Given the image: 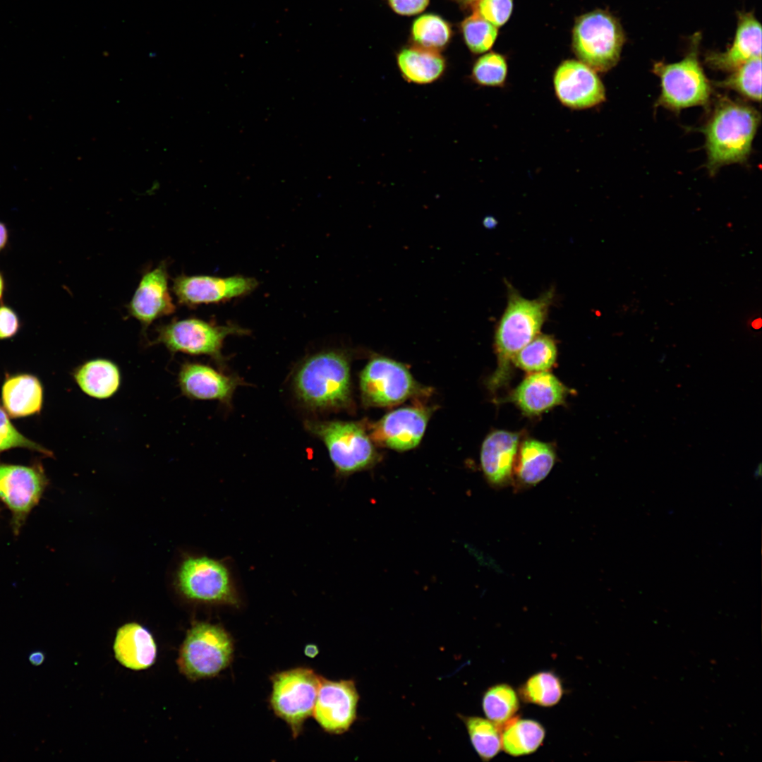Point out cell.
I'll use <instances>...</instances> for the list:
<instances>
[{
    "mask_svg": "<svg viewBox=\"0 0 762 762\" xmlns=\"http://www.w3.org/2000/svg\"><path fill=\"white\" fill-rule=\"evenodd\" d=\"M761 121L753 107L720 97L701 128L706 139V167L711 175L723 166L744 163L749 157Z\"/></svg>",
    "mask_w": 762,
    "mask_h": 762,
    "instance_id": "6da1fadb",
    "label": "cell"
},
{
    "mask_svg": "<svg viewBox=\"0 0 762 762\" xmlns=\"http://www.w3.org/2000/svg\"><path fill=\"white\" fill-rule=\"evenodd\" d=\"M507 288V305L495 334L497 363L488 382L492 391L507 382L514 356L540 334L555 295L553 289H550L538 298L530 300L512 286Z\"/></svg>",
    "mask_w": 762,
    "mask_h": 762,
    "instance_id": "7a4b0ae2",
    "label": "cell"
},
{
    "mask_svg": "<svg viewBox=\"0 0 762 762\" xmlns=\"http://www.w3.org/2000/svg\"><path fill=\"white\" fill-rule=\"evenodd\" d=\"M294 389L298 400L313 411L339 409L351 401L350 366L341 351H325L306 358L296 370Z\"/></svg>",
    "mask_w": 762,
    "mask_h": 762,
    "instance_id": "3957f363",
    "label": "cell"
},
{
    "mask_svg": "<svg viewBox=\"0 0 762 762\" xmlns=\"http://www.w3.org/2000/svg\"><path fill=\"white\" fill-rule=\"evenodd\" d=\"M624 41L619 22L607 11L596 9L575 20L573 51L579 61L596 72H606L616 66Z\"/></svg>",
    "mask_w": 762,
    "mask_h": 762,
    "instance_id": "277c9868",
    "label": "cell"
},
{
    "mask_svg": "<svg viewBox=\"0 0 762 762\" xmlns=\"http://www.w3.org/2000/svg\"><path fill=\"white\" fill-rule=\"evenodd\" d=\"M234 651L232 638L222 627L196 622L182 643L177 665L189 679L211 678L229 665Z\"/></svg>",
    "mask_w": 762,
    "mask_h": 762,
    "instance_id": "5b68a950",
    "label": "cell"
},
{
    "mask_svg": "<svg viewBox=\"0 0 762 762\" xmlns=\"http://www.w3.org/2000/svg\"><path fill=\"white\" fill-rule=\"evenodd\" d=\"M306 429L323 442L337 473L348 476L373 466L378 454L361 426L353 422L313 421Z\"/></svg>",
    "mask_w": 762,
    "mask_h": 762,
    "instance_id": "8992f818",
    "label": "cell"
},
{
    "mask_svg": "<svg viewBox=\"0 0 762 762\" xmlns=\"http://www.w3.org/2000/svg\"><path fill=\"white\" fill-rule=\"evenodd\" d=\"M653 73L660 80V94L655 107L674 111L694 107H706L712 95L711 83L704 73L694 47L682 60L656 62Z\"/></svg>",
    "mask_w": 762,
    "mask_h": 762,
    "instance_id": "52a82bcc",
    "label": "cell"
},
{
    "mask_svg": "<svg viewBox=\"0 0 762 762\" xmlns=\"http://www.w3.org/2000/svg\"><path fill=\"white\" fill-rule=\"evenodd\" d=\"M249 330L235 324L217 325L199 318L174 320L157 328L152 344H163L170 352L191 356L205 355L220 365L224 357L222 349L229 335H244Z\"/></svg>",
    "mask_w": 762,
    "mask_h": 762,
    "instance_id": "ba28073f",
    "label": "cell"
},
{
    "mask_svg": "<svg viewBox=\"0 0 762 762\" xmlns=\"http://www.w3.org/2000/svg\"><path fill=\"white\" fill-rule=\"evenodd\" d=\"M321 677L307 667L275 673L271 678L270 698L274 714L289 725L297 737L306 719L313 715Z\"/></svg>",
    "mask_w": 762,
    "mask_h": 762,
    "instance_id": "9c48e42d",
    "label": "cell"
},
{
    "mask_svg": "<svg viewBox=\"0 0 762 762\" xmlns=\"http://www.w3.org/2000/svg\"><path fill=\"white\" fill-rule=\"evenodd\" d=\"M176 580L181 593L191 601L240 605L229 570L220 561L205 556L186 557L180 565Z\"/></svg>",
    "mask_w": 762,
    "mask_h": 762,
    "instance_id": "30bf717a",
    "label": "cell"
},
{
    "mask_svg": "<svg viewBox=\"0 0 762 762\" xmlns=\"http://www.w3.org/2000/svg\"><path fill=\"white\" fill-rule=\"evenodd\" d=\"M363 402L369 406L398 404L422 391L401 363L386 357L370 361L360 376Z\"/></svg>",
    "mask_w": 762,
    "mask_h": 762,
    "instance_id": "8fae6325",
    "label": "cell"
},
{
    "mask_svg": "<svg viewBox=\"0 0 762 762\" xmlns=\"http://www.w3.org/2000/svg\"><path fill=\"white\" fill-rule=\"evenodd\" d=\"M40 462L29 466L0 462V500L11 512L13 531L18 535L47 485Z\"/></svg>",
    "mask_w": 762,
    "mask_h": 762,
    "instance_id": "7c38bea8",
    "label": "cell"
},
{
    "mask_svg": "<svg viewBox=\"0 0 762 762\" xmlns=\"http://www.w3.org/2000/svg\"><path fill=\"white\" fill-rule=\"evenodd\" d=\"M258 285L255 278L242 275L219 277L181 274L173 280L172 291L179 304L192 308L246 296Z\"/></svg>",
    "mask_w": 762,
    "mask_h": 762,
    "instance_id": "4fadbf2b",
    "label": "cell"
},
{
    "mask_svg": "<svg viewBox=\"0 0 762 762\" xmlns=\"http://www.w3.org/2000/svg\"><path fill=\"white\" fill-rule=\"evenodd\" d=\"M553 87L559 102L571 109L592 108L606 98L605 86L596 71L579 60L567 59L557 66Z\"/></svg>",
    "mask_w": 762,
    "mask_h": 762,
    "instance_id": "5bb4252c",
    "label": "cell"
},
{
    "mask_svg": "<svg viewBox=\"0 0 762 762\" xmlns=\"http://www.w3.org/2000/svg\"><path fill=\"white\" fill-rule=\"evenodd\" d=\"M358 694L352 680L321 677L313 716L327 732L347 731L356 718Z\"/></svg>",
    "mask_w": 762,
    "mask_h": 762,
    "instance_id": "9a60e30c",
    "label": "cell"
},
{
    "mask_svg": "<svg viewBox=\"0 0 762 762\" xmlns=\"http://www.w3.org/2000/svg\"><path fill=\"white\" fill-rule=\"evenodd\" d=\"M169 274L165 262L147 271L128 305L131 316L146 329L155 320L176 310L168 285Z\"/></svg>",
    "mask_w": 762,
    "mask_h": 762,
    "instance_id": "2e32d148",
    "label": "cell"
},
{
    "mask_svg": "<svg viewBox=\"0 0 762 762\" xmlns=\"http://www.w3.org/2000/svg\"><path fill=\"white\" fill-rule=\"evenodd\" d=\"M177 382L181 394L190 399L217 400L227 405H230L237 387L245 384L236 375H227L210 365L193 361L181 364Z\"/></svg>",
    "mask_w": 762,
    "mask_h": 762,
    "instance_id": "e0dca14e",
    "label": "cell"
},
{
    "mask_svg": "<svg viewBox=\"0 0 762 762\" xmlns=\"http://www.w3.org/2000/svg\"><path fill=\"white\" fill-rule=\"evenodd\" d=\"M430 418L428 409L405 407L386 414L373 427V440L388 448L406 451L421 442Z\"/></svg>",
    "mask_w": 762,
    "mask_h": 762,
    "instance_id": "ac0fdd59",
    "label": "cell"
},
{
    "mask_svg": "<svg viewBox=\"0 0 762 762\" xmlns=\"http://www.w3.org/2000/svg\"><path fill=\"white\" fill-rule=\"evenodd\" d=\"M566 387L547 371L535 372L526 377L510 396L521 411L527 416L540 414L564 403Z\"/></svg>",
    "mask_w": 762,
    "mask_h": 762,
    "instance_id": "d6986e66",
    "label": "cell"
},
{
    "mask_svg": "<svg viewBox=\"0 0 762 762\" xmlns=\"http://www.w3.org/2000/svg\"><path fill=\"white\" fill-rule=\"evenodd\" d=\"M761 57V26L751 13H740L732 44L723 52H712L706 58L715 69L732 71L747 61Z\"/></svg>",
    "mask_w": 762,
    "mask_h": 762,
    "instance_id": "ffe728a7",
    "label": "cell"
},
{
    "mask_svg": "<svg viewBox=\"0 0 762 762\" xmlns=\"http://www.w3.org/2000/svg\"><path fill=\"white\" fill-rule=\"evenodd\" d=\"M519 442L518 433L504 430H495L485 438L480 449V465L490 484L501 485L510 479Z\"/></svg>",
    "mask_w": 762,
    "mask_h": 762,
    "instance_id": "44dd1931",
    "label": "cell"
},
{
    "mask_svg": "<svg viewBox=\"0 0 762 762\" xmlns=\"http://www.w3.org/2000/svg\"><path fill=\"white\" fill-rule=\"evenodd\" d=\"M113 649L118 662L133 670L150 667L157 657V646L152 635L136 622L126 623L118 629Z\"/></svg>",
    "mask_w": 762,
    "mask_h": 762,
    "instance_id": "7402d4cb",
    "label": "cell"
},
{
    "mask_svg": "<svg viewBox=\"0 0 762 762\" xmlns=\"http://www.w3.org/2000/svg\"><path fill=\"white\" fill-rule=\"evenodd\" d=\"M1 401L4 409L12 418L39 413L43 403L42 383L31 374L7 376L1 388Z\"/></svg>",
    "mask_w": 762,
    "mask_h": 762,
    "instance_id": "603a6c76",
    "label": "cell"
},
{
    "mask_svg": "<svg viewBox=\"0 0 762 762\" xmlns=\"http://www.w3.org/2000/svg\"><path fill=\"white\" fill-rule=\"evenodd\" d=\"M73 377L84 394L97 399L113 397L121 383V373L117 364L103 358L85 361L73 370Z\"/></svg>",
    "mask_w": 762,
    "mask_h": 762,
    "instance_id": "cb8c5ba5",
    "label": "cell"
},
{
    "mask_svg": "<svg viewBox=\"0 0 762 762\" xmlns=\"http://www.w3.org/2000/svg\"><path fill=\"white\" fill-rule=\"evenodd\" d=\"M397 63L402 77L418 85L435 82L446 69L445 59L440 52L416 45L401 49L397 56Z\"/></svg>",
    "mask_w": 762,
    "mask_h": 762,
    "instance_id": "d4e9b609",
    "label": "cell"
},
{
    "mask_svg": "<svg viewBox=\"0 0 762 762\" xmlns=\"http://www.w3.org/2000/svg\"><path fill=\"white\" fill-rule=\"evenodd\" d=\"M545 736L538 722L514 717L502 726V749L512 756L528 755L541 746Z\"/></svg>",
    "mask_w": 762,
    "mask_h": 762,
    "instance_id": "484cf974",
    "label": "cell"
},
{
    "mask_svg": "<svg viewBox=\"0 0 762 762\" xmlns=\"http://www.w3.org/2000/svg\"><path fill=\"white\" fill-rule=\"evenodd\" d=\"M519 452L516 469L519 480L525 485H533L545 478L555 461L552 447L536 440H527Z\"/></svg>",
    "mask_w": 762,
    "mask_h": 762,
    "instance_id": "4316f807",
    "label": "cell"
},
{
    "mask_svg": "<svg viewBox=\"0 0 762 762\" xmlns=\"http://www.w3.org/2000/svg\"><path fill=\"white\" fill-rule=\"evenodd\" d=\"M563 693L560 677L550 671L533 674L519 689V696L524 702L543 707L556 705Z\"/></svg>",
    "mask_w": 762,
    "mask_h": 762,
    "instance_id": "83f0119b",
    "label": "cell"
},
{
    "mask_svg": "<svg viewBox=\"0 0 762 762\" xmlns=\"http://www.w3.org/2000/svg\"><path fill=\"white\" fill-rule=\"evenodd\" d=\"M471 742L483 761L493 758L502 749V727L489 719L461 716Z\"/></svg>",
    "mask_w": 762,
    "mask_h": 762,
    "instance_id": "f1b7e54d",
    "label": "cell"
},
{
    "mask_svg": "<svg viewBox=\"0 0 762 762\" xmlns=\"http://www.w3.org/2000/svg\"><path fill=\"white\" fill-rule=\"evenodd\" d=\"M452 35L449 23L433 13L419 16L411 27V37L415 45L437 52L446 47Z\"/></svg>",
    "mask_w": 762,
    "mask_h": 762,
    "instance_id": "f546056e",
    "label": "cell"
},
{
    "mask_svg": "<svg viewBox=\"0 0 762 762\" xmlns=\"http://www.w3.org/2000/svg\"><path fill=\"white\" fill-rule=\"evenodd\" d=\"M557 354L554 339L538 334L516 354L513 363L528 372L547 371L555 363Z\"/></svg>",
    "mask_w": 762,
    "mask_h": 762,
    "instance_id": "4dcf8cb0",
    "label": "cell"
},
{
    "mask_svg": "<svg viewBox=\"0 0 762 762\" xmlns=\"http://www.w3.org/2000/svg\"><path fill=\"white\" fill-rule=\"evenodd\" d=\"M482 706L487 718L502 727L514 717L519 708V699L510 685L498 684L485 692Z\"/></svg>",
    "mask_w": 762,
    "mask_h": 762,
    "instance_id": "1f68e13d",
    "label": "cell"
},
{
    "mask_svg": "<svg viewBox=\"0 0 762 762\" xmlns=\"http://www.w3.org/2000/svg\"><path fill=\"white\" fill-rule=\"evenodd\" d=\"M721 88L734 90L754 102L761 99V57L753 59L732 71L725 79L714 83Z\"/></svg>",
    "mask_w": 762,
    "mask_h": 762,
    "instance_id": "d6a6232c",
    "label": "cell"
},
{
    "mask_svg": "<svg viewBox=\"0 0 762 762\" xmlns=\"http://www.w3.org/2000/svg\"><path fill=\"white\" fill-rule=\"evenodd\" d=\"M461 30L466 46L473 54L490 50L498 35V28L475 11L461 22Z\"/></svg>",
    "mask_w": 762,
    "mask_h": 762,
    "instance_id": "836d02e7",
    "label": "cell"
},
{
    "mask_svg": "<svg viewBox=\"0 0 762 762\" xmlns=\"http://www.w3.org/2000/svg\"><path fill=\"white\" fill-rule=\"evenodd\" d=\"M508 66L501 54L490 52L480 56L473 64L471 77L475 83L484 87H502L507 80Z\"/></svg>",
    "mask_w": 762,
    "mask_h": 762,
    "instance_id": "e575fe53",
    "label": "cell"
},
{
    "mask_svg": "<svg viewBox=\"0 0 762 762\" xmlns=\"http://www.w3.org/2000/svg\"><path fill=\"white\" fill-rule=\"evenodd\" d=\"M8 414L0 404V453L13 448H24L52 457L49 449L28 438L13 425Z\"/></svg>",
    "mask_w": 762,
    "mask_h": 762,
    "instance_id": "d590c367",
    "label": "cell"
},
{
    "mask_svg": "<svg viewBox=\"0 0 762 762\" xmlns=\"http://www.w3.org/2000/svg\"><path fill=\"white\" fill-rule=\"evenodd\" d=\"M514 0H480L472 8L485 20L497 28L504 25L513 10Z\"/></svg>",
    "mask_w": 762,
    "mask_h": 762,
    "instance_id": "8d00e7d4",
    "label": "cell"
},
{
    "mask_svg": "<svg viewBox=\"0 0 762 762\" xmlns=\"http://www.w3.org/2000/svg\"><path fill=\"white\" fill-rule=\"evenodd\" d=\"M21 327L20 318L11 306L0 304V340L13 337Z\"/></svg>",
    "mask_w": 762,
    "mask_h": 762,
    "instance_id": "74e56055",
    "label": "cell"
},
{
    "mask_svg": "<svg viewBox=\"0 0 762 762\" xmlns=\"http://www.w3.org/2000/svg\"><path fill=\"white\" fill-rule=\"evenodd\" d=\"M430 0H388L391 8L402 16H413L424 11Z\"/></svg>",
    "mask_w": 762,
    "mask_h": 762,
    "instance_id": "f35d334b",
    "label": "cell"
},
{
    "mask_svg": "<svg viewBox=\"0 0 762 762\" xmlns=\"http://www.w3.org/2000/svg\"><path fill=\"white\" fill-rule=\"evenodd\" d=\"M9 238V233L6 225L0 221V253L6 247Z\"/></svg>",
    "mask_w": 762,
    "mask_h": 762,
    "instance_id": "ab89813d",
    "label": "cell"
},
{
    "mask_svg": "<svg viewBox=\"0 0 762 762\" xmlns=\"http://www.w3.org/2000/svg\"><path fill=\"white\" fill-rule=\"evenodd\" d=\"M44 654L39 651H34L29 655V661L34 666H38L42 664L44 660Z\"/></svg>",
    "mask_w": 762,
    "mask_h": 762,
    "instance_id": "60d3db41",
    "label": "cell"
},
{
    "mask_svg": "<svg viewBox=\"0 0 762 762\" xmlns=\"http://www.w3.org/2000/svg\"><path fill=\"white\" fill-rule=\"evenodd\" d=\"M6 291V280L1 271H0V304L2 303Z\"/></svg>",
    "mask_w": 762,
    "mask_h": 762,
    "instance_id": "b9f144b4",
    "label": "cell"
},
{
    "mask_svg": "<svg viewBox=\"0 0 762 762\" xmlns=\"http://www.w3.org/2000/svg\"><path fill=\"white\" fill-rule=\"evenodd\" d=\"M459 4L464 6L473 7L480 0H456Z\"/></svg>",
    "mask_w": 762,
    "mask_h": 762,
    "instance_id": "7bdbcfd3",
    "label": "cell"
}]
</instances>
